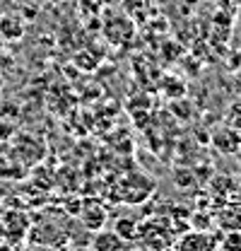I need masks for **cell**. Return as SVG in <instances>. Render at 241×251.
<instances>
[{
	"instance_id": "6da1fadb",
	"label": "cell",
	"mask_w": 241,
	"mask_h": 251,
	"mask_svg": "<svg viewBox=\"0 0 241 251\" xmlns=\"http://www.w3.org/2000/svg\"><path fill=\"white\" fill-rule=\"evenodd\" d=\"M212 145H215L222 155H237L241 150V130L229 128V126L217 128V130L212 133Z\"/></svg>"
},
{
	"instance_id": "7a4b0ae2",
	"label": "cell",
	"mask_w": 241,
	"mask_h": 251,
	"mask_svg": "<svg viewBox=\"0 0 241 251\" xmlns=\"http://www.w3.org/2000/svg\"><path fill=\"white\" fill-rule=\"evenodd\" d=\"M22 34H24V25H22V20L20 17H2L0 20V36H2V41H17V39H22Z\"/></svg>"
},
{
	"instance_id": "3957f363",
	"label": "cell",
	"mask_w": 241,
	"mask_h": 251,
	"mask_svg": "<svg viewBox=\"0 0 241 251\" xmlns=\"http://www.w3.org/2000/svg\"><path fill=\"white\" fill-rule=\"evenodd\" d=\"M94 249L96 251H120L123 249V239L116 232H99L94 237Z\"/></svg>"
},
{
	"instance_id": "277c9868",
	"label": "cell",
	"mask_w": 241,
	"mask_h": 251,
	"mask_svg": "<svg viewBox=\"0 0 241 251\" xmlns=\"http://www.w3.org/2000/svg\"><path fill=\"white\" fill-rule=\"evenodd\" d=\"M116 234H119L120 239H133L138 232H135V225H133V222L119 220V222H116Z\"/></svg>"
},
{
	"instance_id": "5b68a950",
	"label": "cell",
	"mask_w": 241,
	"mask_h": 251,
	"mask_svg": "<svg viewBox=\"0 0 241 251\" xmlns=\"http://www.w3.org/2000/svg\"><path fill=\"white\" fill-rule=\"evenodd\" d=\"M227 126L241 130V104H232L229 106V111H227Z\"/></svg>"
},
{
	"instance_id": "8992f818",
	"label": "cell",
	"mask_w": 241,
	"mask_h": 251,
	"mask_svg": "<svg viewBox=\"0 0 241 251\" xmlns=\"http://www.w3.org/2000/svg\"><path fill=\"white\" fill-rule=\"evenodd\" d=\"M237 172L241 174V155H239V162H237Z\"/></svg>"
},
{
	"instance_id": "52a82bcc",
	"label": "cell",
	"mask_w": 241,
	"mask_h": 251,
	"mask_svg": "<svg viewBox=\"0 0 241 251\" xmlns=\"http://www.w3.org/2000/svg\"><path fill=\"white\" fill-rule=\"evenodd\" d=\"M0 51H2V36H0Z\"/></svg>"
},
{
	"instance_id": "ba28073f",
	"label": "cell",
	"mask_w": 241,
	"mask_h": 251,
	"mask_svg": "<svg viewBox=\"0 0 241 251\" xmlns=\"http://www.w3.org/2000/svg\"><path fill=\"white\" fill-rule=\"evenodd\" d=\"M239 152H241V150H239Z\"/></svg>"
}]
</instances>
